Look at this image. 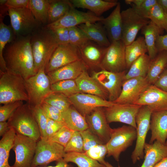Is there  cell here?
Masks as SVG:
<instances>
[{"instance_id": "6da1fadb", "label": "cell", "mask_w": 167, "mask_h": 167, "mask_svg": "<svg viewBox=\"0 0 167 167\" xmlns=\"http://www.w3.org/2000/svg\"><path fill=\"white\" fill-rule=\"evenodd\" d=\"M30 40L29 36L19 39L8 45L3 52L7 71L20 75L25 80L36 73Z\"/></svg>"}, {"instance_id": "7a4b0ae2", "label": "cell", "mask_w": 167, "mask_h": 167, "mask_svg": "<svg viewBox=\"0 0 167 167\" xmlns=\"http://www.w3.org/2000/svg\"><path fill=\"white\" fill-rule=\"evenodd\" d=\"M30 43L37 73L41 69L45 70L59 45L52 31L47 29L31 37Z\"/></svg>"}, {"instance_id": "3957f363", "label": "cell", "mask_w": 167, "mask_h": 167, "mask_svg": "<svg viewBox=\"0 0 167 167\" xmlns=\"http://www.w3.org/2000/svg\"><path fill=\"white\" fill-rule=\"evenodd\" d=\"M7 122L10 128L14 129L16 134L26 136L37 142L41 139L39 128L27 102L19 107Z\"/></svg>"}, {"instance_id": "277c9868", "label": "cell", "mask_w": 167, "mask_h": 167, "mask_svg": "<svg viewBox=\"0 0 167 167\" xmlns=\"http://www.w3.org/2000/svg\"><path fill=\"white\" fill-rule=\"evenodd\" d=\"M0 104L28 101L25 79L8 72L0 73Z\"/></svg>"}, {"instance_id": "5b68a950", "label": "cell", "mask_w": 167, "mask_h": 167, "mask_svg": "<svg viewBox=\"0 0 167 167\" xmlns=\"http://www.w3.org/2000/svg\"><path fill=\"white\" fill-rule=\"evenodd\" d=\"M136 139V129L133 126L123 125L112 128L110 138L106 143L108 149L107 156H112L118 161L121 153L131 146Z\"/></svg>"}, {"instance_id": "8992f818", "label": "cell", "mask_w": 167, "mask_h": 167, "mask_svg": "<svg viewBox=\"0 0 167 167\" xmlns=\"http://www.w3.org/2000/svg\"><path fill=\"white\" fill-rule=\"evenodd\" d=\"M30 106L41 105L45 99L52 92L50 80L45 69L40 70L35 75L25 80Z\"/></svg>"}, {"instance_id": "52a82bcc", "label": "cell", "mask_w": 167, "mask_h": 167, "mask_svg": "<svg viewBox=\"0 0 167 167\" xmlns=\"http://www.w3.org/2000/svg\"><path fill=\"white\" fill-rule=\"evenodd\" d=\"M152 112V109L148 106L142 105L136 116V143L131 155L133 164L142 159L144 156V147L147 135L150 130L151 117Z\"/></svg>"}, {"instance_id": "ba28073f", "label": "cell", "mask_w": 167, "mask_h": 167, "mask_svg": "<svg viewBox=\"0 0 167 167\" xmlns=\"http://www.w3.org/2000/svg\"><path fill=\"white\" fill-rule=\"evenodd\" d=\"M121 15L122 23L121 40L126 46L135 40L139 31L148 24L150 20L139 15L133 7L122 11Z\"/></svg>"}, {"instance_id": "9c48e42d", "label": "cell", "mask_w": 167, "mask_h": 167, "mask_svg": "<svg viewBox=\"0 0 167 167\" xmlns=\"http://www.w3.org/2000/svg\"><path fill=\"white\" fill-rule=\"evenodd\" d=\"M64 148L58 143L41 139L37 143L31 167L46 165L63 159L66 153Z\"/></svg>"}, {"instance_id": "30bf717a", "label": "cell", "mask_w": 167, "mask_h": 167, "mask_svg": "<svg viewBox=\"0 0 167 167\" xmlns=\"http://www.w3.org/2000/svg\"><path fill=\"white\" fill-rule=\"evenodd\" d=\"M126 46L121 40L111 42L106 48L101 61L100 68L113 72L126 70Z\"/></svg>"}, {"instance_id": "8fae6325", "label": "cell", "mask_w": 167, "mask_h": 167, "mask_svg": "<svg viewBox=\"0 0 167 167\" xmlns=\"http://www.w3.org/2000/svg\"><path fill=\"white\" fill-rule=\"evenodd\" d=\"M37 143L27 136L16 134L12 148L15 155L12 167H31Z\"/></svg>"}, {"instance_id": "7c38bea8", "label": "cell", "mask_w": 167, "mask_h": 167, "mask_svg": "<svg viewBox=\"0 0 167 167\" xmlns=\"http://www.w3.org/2000/svg\"><path fill=\"white\" fill-rule=\"evenodd\" d=\"M126 70L119 72H113L104 70L93 71L92 76L108 92V101L113 102L119 96L122 85L126 80Z\"/></svg>"}, {"instance_id": "4fadbf2b", "label": "cell", "mask_w": 167, "mask_h": 167, "mask_svg": "<svg viewBox=\"0 0 167 167\" xmlns=\"http://www.w3.org/2000/svg\"><path fill=\"white\" fill-rule=\"evenodd\" d=\"M142 106L130 104H114L111 106L104 107L108 122H120L136 129L135 118Z\"/></svg>"}, {"instance_id": "5bb4252c", "label": "cell", "mask_w": 167, "mask_h": 167, "mask_svg": "<svg viewBox=\"0 0 167 167\" xmlns=\"http://www.w3.org/2000/svg\"><path fill=\"white\" fill-rule=\"evenodd\" d=\"M81 59L79 48L69 43L58 45L45 67L46 74Z\"/></svg>"}, {"instance_id": "9a60e30c", "label": "cell", "mask_w": 167, "mask_h": 167, "mask_svg": "<svg viewBox=\"0 0 167 167\" xmlns=\"http://www.w3.org/2000/svg\"><path fill=\"white\" fill-rule=\"evenodd\" d=\"M103 18L96 16L91 11L84 12L73 7L61 19L47 24L46 29L51 30L59 28H69L88 22H100Z\"/></svg>"}, {"instance_id": "2e32d148", "label": "cell", "mask_w": 167, "mask_h": 167, "mask_svg": "<svg viewBox=\"0 0 167 167\" xmlns=\"http://www.w3.org/2000/svg\"><path fill=\"white\" fill-rule=\"evenodd\" d=\"M7 11L11 27L15 35H25L37 25L38 22L28 8H8Z\"/></svg>"}, {"instance_id": "e0dca14e", "label": "cell", "mask_w": 167, "mask_h": 167, "mask_svg": "<svg viewBox=\"0 0 167 167\" xmlns=\"http://www.w3.org/2000/svg\"><path fill=\"white\" fill-rule=\"evenodd\" d=\"M150 85L146 77H137L126 80L122 85L120 96L113 102L120 104H134Z\"/></svg>"}, {"instance_id": "ac0fdd59", "label": "cell", "mask_w": 167, "mask_h": 167, "mask_svg": "<svg viewBox=\"0 0 167 167\" xmlns=\"http://www.w3.org/2000/svg\"><path fill=\"white\" fill-rule=\"evenodd\" d=\"M68 98L72 105L85 117L96 108L109 107L115 103L98 96L82 92L73 95Z\"/></svg>"}, {"instance_id": "d6986e66", "label": "cell", "mask_w": 167, "mask_h": 167, "mask_svg": "<svg viewBox=\"0 0 167 167\" xmlns=\"http://www.w3.org/2000/svg\"><path fill=\"white\" fill-rule=\"evenodd\" d=\"M104 107H98L85 117L88 128L104 143L110 138L112 128L108 122Z\"/></svg>"}, {"instance_id": "ffe728a7", "label": "cell", "mask_w": 167, "mask_h": 167, "mask_svg": "<svg viewBox=\"0 0 167 167\" xmlns=\"http://www.w3.org/2000/svg\"><path fill=\"white\" fill-rule=\"evenodd\" d=\"M134 104L147 105L153 112L167 110V92L151 84Z\"/></svg>"}, {"instance_id": "44dd1931", "label": "cell", "mask_w": 167, "mask_h": 167, "mask_svg": "<svg viewBox=\"0 0 167 167\" xmlns=\"http://www.w3.org/2000/svg\"><path fill=\"white\" fill-rule=\"evenodd\" d=\"M88 68L81 59L46 74L51 84L66 80H75Z\"/></svg>"}, {"instance_id": "7402d4cb", "label": "cell", "mask_w": 167, "mask_h": 167, "mask_svg": "<svg viewBox=\"0 0 167 167\" xmlns=\"http://www.w3.org/2000/svg\"><path fill=\"white\" fill-rule=\"evenodd\" d=\"M150 130L151 136L149 143L156 141L165 144L167 140V110L152 112Z\"/></svg>"}, {"instance_id": "603a6c76", "label": "cell", "mask_w": 167, "mask_h": 167, "mask_svg": "<svg viewBox=\"0 0 167 167\" xmlns=\"http://www.w3.org/2000/svg\"><path fill=\"white\" fill-rule=\"evenodd\" d=\"M107 47L89 41L78 48L81 58L88 69L100 68L101 61Z\"/></svg>"}, {"instance_id": "cb8c5ba5", "label": "cell", "mask_w": 167, "mask_h": 167, "mask_svg": "<svg viewBox=\"0 0 167 167\" xmlns=\"http://www.w3.org/2000/svg\"><path fill=\"white\" fill-rule=\"evenodd\" d=\"M121 5L118 2L114 9L107 17L100 22L106 32L110 43L121 40L122 37V23Z\"/></svg>"}, {"instance_id": "d4e9b609", "label": "cell", "mask_w": 167, "mask_h": 167, "mask_svg": "<svg viewBox=\"0 0 167 167\" xmlns=\"http://www.w3.org/2000/svg\"><path fill=\"white\" fill-rule=\"evenodd\" d=\"M75 80L82 92L95 95L105 100H109L107 91L92 76H90L87 71L83 72Z\"/></svg>"}, {"instance_id": "484cf974", "label": "cell", "mask_w": 167, "mask_h": 167, "mask_svg": "<svg viewBox=\"0 0 167 167\" xmlns=\"http://www.w3.org/2000/svg\"><path fill=\"white\" fill-rule=\"evenodd\" d=\"M144 151V160L140 167H153L167 157V145L158 141L152 143H146Z\"/></svg>"}, {"instance_id": "4316f807", "label": "cell", "mask_w": 167, "mask_h": 167, "mask_svg": "<svg viewBox=\"0 0 167 167\" xmlns=\"http://www.w3.org/2000/svg\"><path fill=\"white\" fill-rule=\"evenodd\" d=\"M85 34L88 39L102 46L108 47L111 43L103 26L97 22H89L77 26Z\"/></svg>"}, {"instance_id": "83f0119b", "label": "cell", "mask_w": 167, "mask_h": 167, "mask_svg": "<svg viewBox=\"0 0 167 167\" xmlns=\"http://www.w3.org/2000/svg\"><path fill=\"white\" fill-rule=\"evenodd\" d=\"M75 8H80L89 10L98 16H101L104 13L116 6L117 0H71Z\"/></svg>"}, {"instance_id": "f1b7e54d", "label": "cell", "mask_w": 167, "mask_h": 167, "mask_svg": "<svg viewBox=\"0 0 167 167\" xmlns=\"http://www.w3.org/2000/svg\"><path fill=\"white\" fill-rule=\"evenodd\" d=\"M72 105L62 113L64 125L74 131L80 132L86 130L88 126L85 117Z\"/></svg>"}, {"instance_id": "f546056e", "label": "cell", "mask_w": 167, "mask_h": 167, "mask_svg": "<svg viewBox=\"0 0 167 167\" xmlns=\"http://www.w3.org/2000/svg\"><path fill=\"white\" fill-rule=\"evenodd\" d=\"M163 31L150 20L141 30V33L144 36L148 55L151 60L153 59L158 53L156 47V42L157 36L161 35Z\"/></svg>"}, {"instance_id": "4dcf8cb0", "label": "cell", "mask_w": 167, "mask_h": 167, "mask_svg": "<svg viewBox=\"0 0 167 167\" xmlns=\"http://www.w3.org/2000/svg\"><path fill=\"white\" fill-rule=\"evenodd\" d=\"M167 66V52L164 51L159 52L156 56L151 60L146 76L151 84H154Z\"/></svg>"}, {"instance_id": "1f68e13d", "label": "cell", "mask_w": 167, "mask_h": 167, "mask_svg": "<svg viewBox=\"0 0 167 167\" xmlns=\"http://www.w3.org/2000/svg\"><path fill=\"white\" fill-rule=\"evenodd\" d=\"M148 49L144 37L139 36L130 45L126 46L125 58L126 69L142 55L146 54Z\"/></svg>"}, {"instance_id": "d6a6232c", "label": "cell", "mask_w": 167, "mask_h": 167, "mask_svg": "<svg viewBox=\"0 0 167 167\" xmlns=\"http://www.w3.org/2000/svg\"><path fill=\"white\" fill-rule=\"evenodd\" d=\"M73 7H74L70 0H49L48 24L61 19Z\"/></svg>"}, {"instance_id": "836d02e7", "label": "cell", "mask_w": 167, "mask_h": 167, "mask_svg": "<svg viewBox=\"0 0 167 167\" xmlns=\"http://www.w3.org/2000/svg\"><path fill=\"white\" fill-rule=\"evenodd\" d=\"M16 135L15 130L11 128L0 140V167H12L9 163V157Z\"/></svg>"}, {"instance_id": "e575fe53", "label": "cell", "mask_w": 167, "mask_h": 167, "mask_svg": "<svg viewBox=\"0 0 167 167\" xmlns=\"http://www.w3.org/2000/svg\"><path fill=\"white\" fill-rule=\"evenodd\" d=\"M0 73H1L7 71L3 52L6 44L12 41L14 32L11 27L3 23V17L0 16Z\"/></svg>"}, {"instance_id": "d590c367", "label": "cell", "mask_w": 167, "mask_h": 167, "mask_svg": "<svg viewBox=\"0 0 167 167\" xmlns=\"http://www.w3.org/2000/svg\"><path fill=\"white\" fill-rule=\"evenodd\" d=\"M151 59L147 54H144L131 64L126 76V80L137 77H146L148 70Z\"/></svg>"}, {"instance_id": "8d00e7d4", "label": "cell", "mask_w": 167, "mask_h": 167, "mask_svg": "<svg viewBox=\"0 0 167 167\" xmlns=\"http://www.w3.org/2000/svg\"><path fill=\"white\" fill-rule=\"evenodd\" d=\"M63 159L67 163L76 164L78 167H106L88 156L84 152H66Z\"/></svg>"}, {"instance_id": "74e56055", "label": "cell", "mask_w": 167, "mask_h": 167, "mask_svg": "<svg viewBox=\"0 0 167 167\" xmlns=\"http://www.w3.org/2000/svg\"><path fill=\"white\" fill-rule=\"evenodd\" d=\"M49 0H29L28 8L37 22H48Z\"/></svg>"}, {"instance_id": "f35d334b", "label": "cell", "mask_w": 167, "mask_h": 167, "mask_svg": "<svg viewBox=\"0 0 167 167\" xmlns=\"http://www.w3.org/2000/svg\"><path fill=\"white\" fill-rule=\"evenodd\" d=\"M52 92L62 93L68 97L73 95L82 92L79 89L75 80H63L51 85Z\"/></svg>"}, {"instance_id": "ab89813d", "label": "cell", "mask_w": 167, "mask_h": 167, "mask_svg": "<svg viewBox=\"0 0 167 167\" xmlns=\"http://www.w3.org/2000/svg\"><path fill=\"white\" fill-rule=\"evenodd\" d=\"M43 102L54 107L62 112L72 105L68 97L59 93H51L45 99Z\"/></svg>"}, {"instance_id": "60d3db41", "label": "cell", "mask_w": 167, "mask_h": 167, "mask_svg": "<svg viewBox=\"0 0 167 167\" xmlns=\"http://www.w3.org/2000/svg\"><path fill=\"white\" fill-rule=\"evenodd\" d=\"M147 18L161 29L167 31V14L157 3L150 10Z\"/></svg>"}, {"instance_id": "b9f144b4", "label": "cell", "mask_w": 167, "mask_h": 167, "mask_svg": "<svg viewBox=\"0 0 167 167\" xmlns=\"http://www.w3.org/2000/svg\"><path fill=\"white\" fill-rule=\"evenodd\" d=\"M75 131L64 125L47 140L58 143L65 148L70 140Z\"/></svg>"}, {"instance_id": "7bdbcfd3", "label": "cell", "mask_w": 167, "mask_h": 167, "mask_svg": "<svg viewBox=\"0 0 167 167\" xmlns=\"http://www.w3.org/2000/svg\"><path fill=\"white\" fill-rule=\"evenodd\" d=\"M30 106L39 128L41 139L45 140V129L48 118L45 113L41 105Z\"/></svg>"}, {"instance_id": "ee69618b", "label": "cell", "mask_w": 167, "mask_h": 167, "mask_svg": "<svg viewBox=\"0 0 167 167\" xmlns=\"http://www.w3.org/2000/svg\"><path fill=\"white\" fill-rule=\"evenodd\" d=\"M85 153L92 159L105 165L106 161L105 158L108 153L106 144L96 145L85 152Z\"/></svg>"}, {"instance_id": "f6af8a7d", "label": "cell", "mask_w": 167, "mask_h": 167, "mask_svg": "<svg viewBox=\"0 0 167 167\" xmlns=\"http://www.w3.org/2000/svg\"><path fill=\"white\" fill-rule=\"evenodd\" d=\"M70 42L79 48L90 41L77 26L68 28Z\"/></svg>"}, {"instance_id": "bcb514c9", "label": "cell", "mask_w": 167, "mask_h": 167, "mask_svg": "<svg viewBox=\"0 0 167 167\" xmlns=\"http://www.w3.org/2000/svg\"><path fill=\"white\" fill-rule=\"evenodd\" d=\"M65 152H84L83 140L79 131H75L70 140L65 147Z\"/></svg>"}, {"instance_id": "7dc6e473", "label": "cell", "mask_w": 167, "mask_h": 167, "mask_svg": "<svg viewBox=\"0 0 167 167\" xmlns=\"http://www.w3.org/2000/svg\"><path fill=\"white\" fill-rule=\"evenodd\" d=\"M79 132L83 140L84 152L96 145L105 144L88 128Z\"/></svg>"}, {"instance_id": "c3c4849f", "label": "cell", "mask_w": 167, "mask_h": 167, "mask_svg": "<svg viewBox=\"0 0 167 167\" xmlns=\"http://www.w3.org/2000/svg\"><path fill=\"white\" fill-rule=\"evenodd\" d=\"M23 101H19L3 104L0 106V122L8 120L14 112L24 104Z\"/></svg>"}, {"instance_id": "681fc988", "label": "cell", "mask_w": 167, "mask_h": 167, "mask_svg": "<svg viewBox=\"0 0 167 167\" xmlns=\"http://www.w3.org/2000/svg\"><path fill=\"white\" fill-rule=\"evenodd\" d=\"M41 105L48 118L62 122V112L54 107L44 102Z\"/></svg>"}, {"instance_id": "f907efd6", "label": "cell", "mask_w": 167, "mask_h": 167, "mask_svg": "<svg viewBox=\"0 0 167 167\" xmlns=\"http://www.w3.org/2000/svg\"><path fill=\"white\" fill-rule=\"evenodd\" d=\"M51 31L59 45L70 43L68 28H59Z\"/></svg>"}, {"instance_id": "816d5d0a", "label": "cell", "mask_w": 167, "mask_h": 167, "mask_svg": "<svg viewBox=\"0 0 167 167\" xmlns=\"http://www.w3.org/2000/svg\"><path fill=\"white\" fill-rule=\"evenodd\" d=\"M64 125L63 122L48 118L45 129V140H47Z\"/></svg>"}, {"instance_id": "f5cc1de1", "label": "cell", "mask_w": 167, "mask_h": 167, "mask_svg": "<svg viewBox=\"0 0 167 167\" xmlns=\"http://www.w3.org/2000/svg\"><path fill=\"white\" fill-rule=\"evenodd\" d=\"M156 4V0H144L139 6L132 7L139 15L148 18L150 11Z\"/></svg>"}, {"instance_id": "db71d44e", "label": "cell", "mask_w": 167, "mask_h": 167, "mask_svg": "<svg viewBox=\"0 0 167 167\" xmlns=\"http://www.w3.org/2000/svg\"><path fill=\"white\" fill-rule=\"evenodd\" d=\"M29 0H7L5 5L8 8H28Z\"/></svg>"}, {"instance_id": "11a10c76", "label": "cell", "mask_w": 167, "mask_h": 167, "mask_svg": "<svg viewBox=\"0 0 167 167\" xmlns=\"http://www.w3.org/2000/svg\"><path fill=\"white\" fill-rule=\"evenodd\" d=\"M154 85L167 92V67L160 75Z\"/></svg>"}, {"instance_id": "9f6ffc18", "label": "cell", "mask_w": 167, "mask_h": 167, "mask_svg": "<svg viewBox=\"0 0 167 167\" xmlns=\"http://www.w3.org/2000/svg\"><path fill=\"white\" fill-rule=\"evenodd\" d=\"M155 45L158 52L163 51L167 52V34L159 35L157 38Z\"/></svg>"}, {"instance_id": "6f0895ef", "label": "cell", "mask_w": 167, "mask_h": 167, "mask_svg": "<svg viewBox=\"0 0 167 167\" xmlns=\"http://www.w3.org/2000/svg\"><path fill=\"white\" fill-rule=\"evenodd\" d=\"M10 129L7 122H0V136H2Z\"/></svg>"}, {"instance_id": "680465c9", "label": "cell", "mask_w": 167, "mask_h": 167, "mask_svg": "<svg viewBox=\"0 0 167 167\" xmlns=\"http://www.w3.org/2000/svg\"><path fill=\"white\" fill-rule=\"evenodd\" d=\"M37 167H74L71 164H69L68 163L66 162L63 160L62 159L58 161H57L56 165L54 166H38Z\"/></svg>"}, {"instance_id": "91938a15", "label": "cell", "mask_w": 167, "mask_h": 167, "mask_svg": "<svg viewBox=\"0 0 167 167\" xmlns=\"http://www.w3.org/2000/svg\"><path fill=\"white\" fill-rule=\"evenodd\" d=\"M144 0H125V3L127 4H132L133 7L139 6Z\"/></svg>"}, {"instance_id": "94428289", "label": "cell", "mask_w": 167, "mask_h": 167, "mask_svg": "<svg viewBox=\"0 0 167 167\" xmlns=\"http://www.w3.org/2000/svg\"><path fill=\"white\" fill-rule=\"evenodd\" d=\"M156 1L157 4L167 14V0H156Z\"/></svg>"}, {"instance_id": "6125c7cd", "label": "cell", "mask_w": 167, "mask_h": 167, "mask_svg": "<svg viewBox=\"0 0 167 167\" xmlns=\"http://www.w3.org/2000/svg\"><path fill=\"white\" fill-rule=\"evenodd\" d=\"M153 167H167V157L162 160Z\"/></svg>"}, {"instance_id": "be15d7a7", "label": "cell", "mask_w": 167, "mask_h": 167, "mask_svg": "<svg viewBox=\"0 0 167 167\" xmlns=\"http://www.w3.org/2000/svg\"><path fill=\"white\" fill-rule=\"evenodd\" d=\"M7 0H0V5L1 6L4 5L6 3Z\"/></svg>"}, {"instance_id": "e7e4bbea", "label": "cell", "mask_w": 167, "mask_h": 167, "mask_svg": "<svg viewBox=\"0 0 167 167\" xmlns=\"http://www.w3.org/2000/svg\"><path fill=\"white\" fill-rule=\"evenodd\" d=\"M105 165L106 167H114L111 164L108 162L106 161L105 164Z\"/></svg>"}, {"instance_id": "03108f58", "label": "cell", "mask_w": 167, "mask_h": 167, "mask_svg": "<svg viewBox=\"0 0 167 167\" xmlns=\"http://www.w3.org/2000/svg\"><path fill=\"white\" fill-rule=\"evenodd\" d=\"M165 144L166 145H167V140H166V142Z\"/></svg>"}, {"instance_id": "003e7915", "label": "cell", "mask_w": 167, "mask_h": 167, "mask_svg": "<svg viewBox=\"0 0 167 167\" xmlns=\"http://www.w3.org/2000/svg\"></svg>"}]
</instances>
